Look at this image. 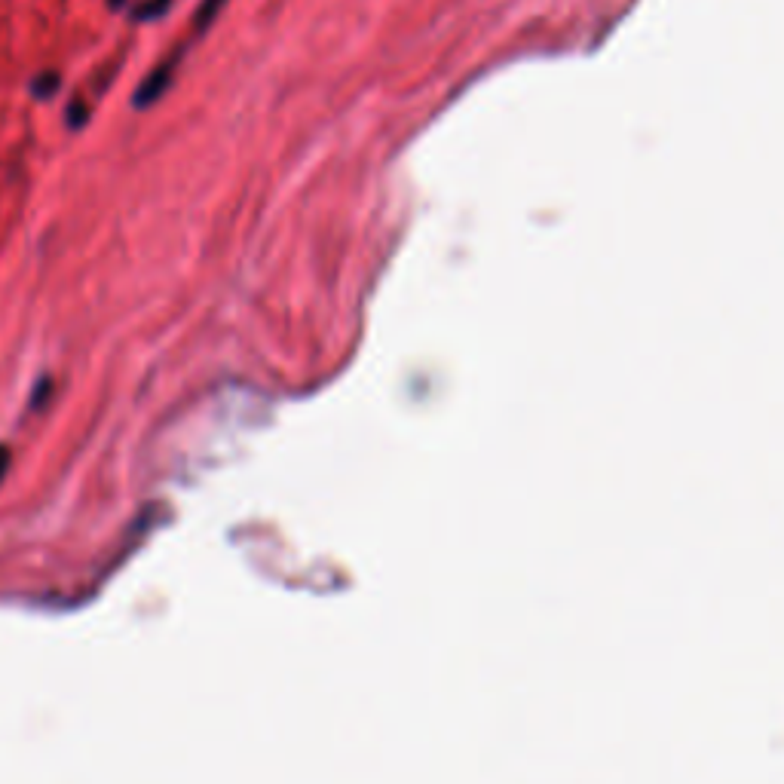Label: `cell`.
<instances>
[{"label":"cell","instance_id":"obj_1","mask_svg":"<svg viewBox=\"0 0 784 784\" xmlns=\"http://www.w3.org/2000/svg\"><path fill=\"white\" fill-rule=\"evenodd\" d=\"M193 40H196V37L190 34V37L175 49V53H169L151 74L141 80V86H138L135 95H132V105H135L138 111L151 108L154 102H160V98L169 92V86H172V80H175V71H178V65H181V59H184V53H187V46H190Z\"/></svg>","mask_w":784,"mask_h":784},{"label":"cell","instance_id":"obj_2","mask_svg":"<svg viewBox=\"0 0 784 784\" xmlns=\"http://www.w3.org/2000/svg\"><path fill=\"white\" fill-rule=\"evenodd\" d=\"M224 4H227V0H200V7H196V16H193V31H190L196 40H200L212 28V22L224 10Z\"/></svg>","mask_w":784,"mask_h":784},{"label":"cell","instance_id":"obj_3","mask_svg":"<svg viewBox=\"0 0 784 784\" xmlns=\"http://www.w3.org/2000/svg\"><path fill=\"white\" fill-rule=\"evenodd\" d=\"M172 7V0H141V4L132 10V19L135 22H154L160 16H166Z\"/></svg>","mask_w":784,"mask_h":784},{"label":"cell","instance_id":"obj_4","mask_svg":"<svg viewBox=\"0 0 784 784\" xmlns=\"http://www.w3.org/2000/svg\"><path fill=\"white\" fill-rule=\"evenodd\" d=\"M59 83H62V77H59L56 71H43V74H37V77L31 80V92H34L37 98H53V95L59 92Z\"/></svg>","mask_w":784,"mask_h":784},{"label":"cell","instance_id":"obj_5","mask_svg":"<svg viewBox=\"0 0 784 784\" xmlns=\"http://www.w3.org/2000/svg\"><path fill=\"white\" fill-rule=\"evenodd\" d=\"M46 392H53V380H49V377H40V383H37V389H34V396H31V408H34V411L43 408Z\"/></svg>","mask_w":784,"mask_h":784},{"label":"cell","instance_id":"obj_6","mask_svg":"<svg viewBox=\"0 0 784 784\" xmlns=\"http://www.w3.org/2000/svg\"><path fill=\"white\" fill-rule=\"evenodd\" d=\"M86 117H89V111H86L83 102H71V105H68V126L80 129V126L86 123Z\"/></svg>","mask_w":784,"mask_h":784},{"label":"cell","instance_id":"obj_7","mask_svg":"<svg viewBox=\"0 0 784 784\" xmlns=\"http://www.w3.org/2000/svg\"><path fill=\"white\" fill-rule=\"evenodd\" d=\"M7 469H10V451L0 445V481L7 478Z\"/></svg>","mask_w":784,"mask_h":784}]
</instances>
